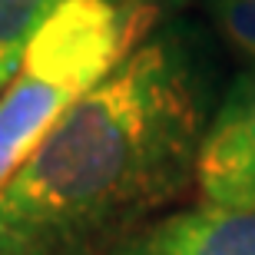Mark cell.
I'll list each match as a JSON object with an SVG mask.
<instances>
[{"label":"cell","mask_w":255,"mask_h":255,"mask_svg":"<svg viewBox=\"0 0 255 255\" xmlns=\"http://www.w3.org/2000/svg\"><path fill=\"white\" fill-rule=\"evenodd\" d=\"M206 86L176 33L80 96L0 192V255H110L196 186Z\"/></svg>","instance_id":"cell-1"},{"label":"cell","mask_w":255,"mask_h":255,"mask_svg":"<svg viewBox=\"0 0 255 255\" xmlns=\"http://www.w3.org/2000/svg\"><path fill=\"white\" fill-rule=\"evenodd\" d=\"M206 10L222 43L255 66V0H206Z\"/></svg>","instance_id":"cell-6"},{"label":"cell","mask_w":255,"mask_h":255,"mask_svg":"<svg viewBox=\"0 0 255 255\" xmlns=\"http://www.w3.org/2000/svg\"><path fill=\"white\" fill-rule=\"evenodd\" d=\"M57 3H63V0H57ZM116 3H136V0H116Z\"/></svg>","instance_id":"cell-7"},{"label":"cell","mask_w":255,"mask_h":255,"mask_svg":"<svg viewBox=\"0 0 255 255\" xmlns=\"http://www.w3.org/2000/svg\"><path fill=\"white\" fill-rule=\"evenodd\" d=\"M57 7V0H0V90L17 73L30 40Z\"/></svg>","instance_id":"cell-5"},{"label":"cell","mask_w":255,"mask_h":255,"mask_svg":"<svg viewBox=\"0 0 255 255\" xmlns=\"http://www.w3.org/2000/svg\"><path fill=\"white\" fill-rule=\"evenodd\" d=\"M196 189L212 206L255 209V66H246L232 80L209 116Z\"/></svg>","instance_id":"cell-3"},{"label":"cell","mask_w":255,"mask_h":255,"mask_svg":"<svg viewBox=\"0 0 255 255\" xmlns=\"http://www.w3.org/2000/svg\"><path fill=\"white\" fill-rule=\"evenodd\" d=\"M110 255H255V209L199 202L152 219Z\"/></svg>","instance_id":"cell-4"},{"label":"cell","mask_w":255,"mask_h":255,"mask_svg":"<svg viewBox=\"0 0 255 255\" xmlns=\"http://www.w3.org/2000/svg\"><path fill=\"white\" fill-rule=\"evenodd\" d=\"M152 23V0H63L50 13L0 90V192L66 110L113 73Z\"/></svg>","instance_id":"cell-2"}]
</instances>
